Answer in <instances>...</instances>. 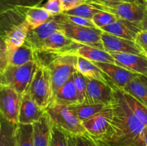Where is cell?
<instances>
[{
    "label": "cell",
    "mask_w": 147,
    "mask_h": 146,
    "mask_svg": "<svg viewBox=\"0 0 147 146\" xmlns=\"http://www.w3.org/2000/svg\"><path fill=\"white\" fill-rule=\"evenodd\" d=\"M37 64L34 61L22 66L9 64L0 74V85L9 86L22 95L28 91Z\"/></svg>",
    "instance_id": "obj_3"
},
{
    "label": "cell",
    "mask_w": 147,
    "mask_h": 146,
    "mask_svg": "<svg viewBox=\"0 0 147 146\" xmlns=\"http://www.w3.org/2000/svg\"><path fill=\"white\" fill-rule=\"evenodd\" d=\"M88 4L100 11L111 13L119 19L135 22H140L147 11V2L145 0L135 2H103L88 0Z\"/></svg>",
    "instance_id": "obj_2"
},
{
    "label": "cell",
    "mask_w": 147,
    "mask_h": 146,
    "mask_svg": "<svg viewBox=\"0 0 147 146\" xmlns=\"http://www.w3.org/2000/svg\"><path fill=\"white\" fill-rule=\"evenodd\" d=\"M123 93L126 102L128 103V104L131 109L132 111L134 112L135 115L144 125L147 132V107L144 105L142 103H141L140 102L138 101L136 99H135L131 94H128L123 91Z\"/></svg>",
    "instance_id": "obj_30"
},
{
    "label": "cell",
    "mask_w": 147,
    "mask_h": 146,
    "mask_svg": "<svg viewBox=\"0 0 147 146\" xmlns=\"http://www.w3.org/2000/svg\"><path fill=\"white\" fill-rule=\"evenodd\" d=\"M68 136H69V135H68ZM69 146H73V143H72L71 139H70V136H69Z\"/></svg>",
    "instance_id": "obj_46"
},
{
    "label": "cell",
    "mask_w": 147,
    "mask_h": 146,
    "mask_svg": "<svg viewBox=\"0 0 147 146\" xmlns=\"http://www.w3.org/2000/svg\"><path fill=\"white\" fill-rule=\"evenodd\" d=\"M65 20L71 24H76V25L82 26L86 27H93V28H97L94 23L93 22L92 19H89L87 18H83L80 17H76V16H70L67 14H62Z\"/></svg>",
    "instance_id": "obj_38"
},
{
    "label": "cell",
    "mask_w": 147,
    "mask_h": 146,
    "mask_svg": "<svg viewBox=\"0 0 147 146\" xmlns=\"http://www.w3.org/2000/svg\"><path fill=\"white\" fill-rule=\"evenodd\" d=\"M100 29L112 35L134 41H136L137 35L142 31L140 22H135L119 18L113 23Z\"/></svg>",
    "instance_id": "obj_16"
},
{
    "label": "cell",
    "mask_w": 147,
    "mask_h": 146,
    "mask_svg": "<svg viewBox=\"0 0 147 146\" xmlns=\"http://www.w3.org/2000/svg\"><path fill=\"white\" fill-rule=\"evenodd\" d=\"M122 90L133 96L147 107V77L146 76L138 74Z\"/></svg>",
    "instance_id": "obj_24"
},
{
    "label": "cell",
    "mask_w": 147,
    "mask_h": 146,
    "mask_svg": "<svg viewBox=\"0 0 147 146\" xmlns=\"http://www.w3.org/2000/svg\"><path fill=\"white\" fill-rule=\"evenodd\" d=\"M45 114V110L40 107L32 99L28 91L22 96L21 105L19 113L18 124H34Z\"/></svg>",
    "instance_id": "obj_14"
},
{
    "label": "cell",
    "mask_w": 147,
    "mask_h": 146,
    "mask_svg": "<svg viewBox=\"0 0 147 146\" xmlns=\"http://www.w3.org/2000/svg\"><path fill=\"white\" fill-rule=\"evenodd\" d=\"M70 137L73 146H100L97 141L93 139L88 133L82 135Z\"/></svg>",
    "instance_id": "obj_37"
},
{
    "label": "cell",
    "mask_w": 147,
    "mask_h": 146,
    "mask_svg": "<svg viewBox=\"0 0 147 146\" xmlns=\"http://www.w3.org/2000/svg\"><path fill=\"white\" fill-rule=\"evenodd\" d=\"M32 61H34V50L24 43L9 56L10 65L22 66Z\"/></svg>",
    "instance_id": "obj_26"
},
{
    "label": "cell",
    "mask_w": 147,
    "mask_h": 146,
    "mask_svg": "<svg viewBox=\"0 0 147 146\" xmlns=\"http://www.w3.org/2000/svg\"><path fill=\"white\" fill-rule=\"evenodd\" d=\"M50 146H69V136L55 124H52Z\"/></svg>",
    "instance_id": "obj_32"
},
{
    "label": "cell",
    "mask_w": 147,
    "mask_h": 146,
    "mask_svg": "<svg viewBox=\"0 0 147 146\" xmlns=\"http://www.w3.org/2000/svg\"><path fill=\"white\" fill-rule=\"evenodd\" d=\"M96 64L117 87L123 89L128 83L134 79L138 74H134L113 63L93 62Z\"/></svg>",
    "instance_id": "obj_17"
},
{
    "label": "cell",
    "mask_w": 147,
    "mask_h": 146,
    "mask_svg": "<svg viewBox=\"0 0 147 146\" xmlns=\"http://www.w3.org/2000/svg\"><path fill=\"white\" fill-rule=\"evenodd\" d=\"M25 21L22 7L7 10L0 14V38L2 39L7 32L20 25Z\"/></svg>",
    "instance_id": "obj_18"
},
{
    "label": "cell",
    "mask_w": 147,
    "mask_h": 146,
    "mask_svg": "<svg viewBox=\"0 0 147 146\" xmlns=\"http://www.w3.org/2000/svg\"><path fill=\"white\" fill-rule=\"evenodd\" d=\"M29 31V27L27 22L24 23L20 25L17 26L13 29L10 30L9 32L4 35L2 40L5 42L8 50L9 56L11 52L21 47L25 42L26 37Z\"/></svg>",
    "instance_id": "obj_22"
},
{
    "label": "cell",
    "mask_w": 147,
    "mask_h": 146,
    "mask_svg": "<svg viewBox=\"0 0 147 146\" xmlns=\"http://www.w3.org/2000/svg\"><path fill=\"white\" fill-rule=\"evenodd\" d=\"M22 96L9 86L0 85V113L2 117L13 124L19 123Z\"/></svg>",
    "instance_id": "obj_10"
},
{
    "label": "cell",
    "mask_w": 147,
    "mask_h": 146,
    "mask_svg": "<svg viewBox=\"0 0 147 146\" xmlns=\"http://www.w3.org/2000/svg\"><path fill=\"white\" fill-rule=\"evenodd\" d=\"M52 123L46 113L37 122L33 124L34 146H50Z\"/></svg>",
    "instance_id": "obj_21"
},
{
    "label": "cell",
    "mask_w": 147,
    "mask_h": 146,
    "mask_svg": "<svg viewBox=\"0 0 147 146\" xmlns=\"http://www.w3.org/2000/svg\"><path fill=\"white\" fill-rule=\"evenodd\" d=\"M50 104L65 106L80 104L73 76L59 89Z\"/></svg>",
    "instance_id": "obj_20"
},
{
    "label": "cell",
    "mask_w": 147,
    "mask_h": 146,
    "mask_svg": "<svg viewBox=\"0 0 147 146\" xmlns=\"http://www.w3.org/2000/svg\"><path fill=\"white\" fill-rule=\"evenodd\" d=\"M145 144H146V146H147V132L145 135Z\"/></svg>",
    "instance_id": "obj_47"
},
{
    "label": "cell",
    "mask_w": 147,
    "mask_h": 146,
    "mask_svg": "<svg viewBox=\"0 0 147 146\" xmlns=\"http://www.w3.org/2000/svg\"><path fill=\"white\" fill-rule=\"evenodd\" d=\"M103 2H117V1H123V2H135V1H142V0H96Z\"/></svg>",
    "instance_id": "obj_44"
},
{
    "label": "cell",
    "mask_w": 147,
    "mask_h": 146,
    "mask_svg": "<svg viewBox=\"0 0 147 146\" xmlns=\"http://www.w3.org/2000/svg\"><path fill=\"white\" fill-rule=\"evenodd\" d=\"M101 40L103 49L108 52H113L144 55L143 48L136 41L116 37L104 31L101 34Z\"/></svg>",
    "instance_id": "obj_11"
},
{
    "label": "cell",
    "mask_w": 147,
    "mask_h": 146,
    "mask_svg": "<svg viewBox=\"0 0 147 146\" xmlns=\"http://www.w3.org/2000/svg\"><path fill=\"white\" fill-rule=\"evenodd\" d=\"M22 9L29 30L37 28L53 17L44 7L40 6L22 7Z\"/></svg>",
    "instance_id": "obj_25"
},
{
    "label": "cell",
    "mask_w": 147,
    "mask_h": 146,
    "mask_svg": "<svg viewBox=\"0 0 147 146\" xmlns=\"http://www.w3.org/2000/svg\"><path fill=\"white\" fill-rule=\"evenodd\" d=\"M86 102L109 105L113 99V89L111 85L102 82L86 78Z\"/></svg>",
    "instance_id": "obj_12"
},
{
    "label": "cell",
    "mask_w": 147,
    "mask_h": 146,
    "mask_svg": "<svg viewBox=\"0 0 147 146\" xmlns=\"http://www.w3.org/2000/svg\"><path fill=\"white\" fill-rule=\"evenodd\" d=\"M45 112L52 123L69 136L74 137L88 133L82 122L70 110L68 106L50 104L45 109Z\"/></svg>",
    "instance_id": "obj_4"
},
{
    "label": "cell",
    "mask_w": 147,
    "mask_h": 146,
    "mask_svg": "<svg viewBox=\"0 0 147 146\" xmlns=\"http://www.w3.org/2000/svg\"><path fill=\"white\" fill-rule=\"evenodd\" d=\"M99 11L100 10L94 8L93 6H91L90 4L87 3V4L80 5L71 10L64 11L63 14L70 16H76V17H83V18L89 19H92L93 16L96 14H97Z\"/></svg>",
    "instance_id": "obj_34"
},
{
    "label": "cell",
    "mask_w": 147,
    "mask_h": 146,
    "mask_svg": "<svg viewBox=\"0 0 147 146\" xmlns=\"http://www.w3.org/2000/svg\"><path fill=\"white\" fill-rule=\"evenodd\" d=\"M43 7L51 16L59 15L64 11L61 0H47Z\"/></svg>",
    "instance_id": "obj_39"
},
{
    "label": "cell",
    "mask_w": 147,
    "mask_h": 146,
    "mask_svg": "<svg viewBox=\"0 0 147 146\" xmlns=\"http://www.w3.org/2000/svg\"><path fill=\"white\" fill-rule=\"evenodd\" d=\"M80 45V44L68 38L63 31H57L49 37L38 50L53 51L60 54H72Z\"/></svg>",
    "instance_id": "obj_15"
},
{
    "label": "cell",
    "mask_w": 147,
    "mask_h": 146,
    "mask_svg": "<svg viewBox=\"0 0 147 146\" xmlns=\"http://www.w3.org/2000/svg\"><path fill=\"white\" fill-rule=\"evenodd\" d=\"M145 1H146V2H147V0H145Z\"/></svg>",
    "instance_id": "obj_49"
},
{
    "label": "cell",
    "mask_w": 147,
    "mask_h": 146,
    "mask_svg": "<svg viewBox=\"0 0 147 146\" xmlns=\"http://www.w3.org/2000/svg\"><path fill=\"white\" fill-rule=\"evenodd\" d=\"M117 17L111 13L103 11H99L92 18V21L97 28L101 29L111 24L117 19Z\"/></svg>",
    "instance_id": "obj_36"
},
{
    "label": "cell",
    "mask_w": 147,
    "mask_h": 146,
    "mask_svg": "<svg viewBox=\"0 0 147 146\" xmlns=\"http://www.w3.org/2000/svg\"><path fill=\"white\" fill-rule=\"evenodd\" d=\"M72 54L84 57L93 62L113 63L115 64V60L109 52L103 50L81 44Z\"/></svg>",
    "instance_id": "obj_23"
},
{
    "label": "cell",
    "mask_w": 147,
    "mask_h": 146,
    "mask_svg": "<svg viewBox=\"0 0 147 146\" xmlns=\"http://www.w3.org/2000/svg\"><path fill=\"white\" fill-rule=\"evenodd\" d=\"M17 125L13 124L1 116L0 146H15V128Z\"/></svg>",
    "instance_id": "obj_29"
},
{
    "label": "cell",
    "mask_w": 147,
    "mask_h": 146,
    "mask_svg": "<svg viewBox=\"0 0 147 146\" xmlns=\"http://www.w3.org/2000/svg\"><path fill=\"white\" fill-rule=\"evenodd\" d=\"M63 22L62 14L53 16L48 21L37 28L29 30L24 44L34 50H38L42 43L52 34L57 31H62Z\"/></svg>",
    "instance_id": "obj_9"
},
{
    "label": "cell",
    "mask_w": 147,
    "mask_h": 146,
    "mask_svg": "<svg viewBox=\"0 0 147 146\" xmlns=\"http://www.w3.org/2000/svg\"><path fill=\"white\" fill-rule=\"evenodd\" d=\"M62 31L68 38L78 44L104 50L101 40L103 31L100 29L76 25L65 21L63 17Z\"/></svg>",
    "instance_id": "obj_7"
},
{
    "label": "cell",
    "mask_w": 147,
    "mask_h": 146,
    "mask_svg": "<svg viewBox=\"0 0 147 146\" xmlns=\"http://www.w3.org/2000/svg\"><path fill=\"white\" fill-rule=\"evenodd\" d=\"M32 99L45 110L53 99V85L50 73L47 67L37 66L28 89Z\"/></svg>",
    "instance_id": "obj_5"
},
{
    "label": "cell",
    "mask_w": 147,
    "mask_h": 146,
    "mask_svg": "<svg viewBox=\"0 0 147 146\" xmlns=\"http://www.w3.org/2000/svg\"><path fill=\"white\" fill-rule=\"evenodd\" d=\"M45 0H0V14L18 7L40 6Z\"/></svg>",
    "instance_id": "obj_31"
},
{
    "label": "cell",
    "mask_w": 147,
    "mask_h": 146,
    "mask_svg": "<svg viewBox=\"0 0 147 146\" xmlns=\"http://www.w3.org/2000/svg\"><path fill=\"white\" fill-rule=\"evenodd\" d=\"M77 59L78 56L76 54H60L47 67L51 77L53 97L59 89L77 71Z\"/></svg>",
    "instance_id": "obj_6"
},
{
    "label": "cell",
    "mask_w": 147,
    "mask_h": 146,
    "mask_svg": "<svg viewBox=\"0 0 147 146\" xmlns=\"http://www.w3.org/2000/svg\"><path fill=\"white\" fill-rule=\"evenodd\" d=\"M76 70L89 80H98L109 85L112 83L109 77L96 64L84 57L78 56Z\"/></svg>",
    "instance_id": "obj_19"
},
{
    "label": "cell",
    "mask_w": 147,
    "mask_h": 146,
    "mask_svg": "<svg viewBox=\"0 0 147 146\" xmlns=\"http://www.w3.org/2000/svg\"><path fill=\"white\" fill-rule=\"evenodd\" d=\"M105 106L98 104H78L68 107L76 117L83 122L103 110Z\"/></svg>",
    "instance_id": "obj_28"
},
{
    "label": "cell",
    "mask_w": 147,
    "mask_h": 146,
    "mask_svg": "<svg viewBox=\"0 0 147 146\" xmlns=\"http://www.w3.org/2000/svg\"><path fill=\"white\" fill-rule=\"evenodd\" d=\"M136 41L142 48L147 47V31H141L137 35Z\"/></svg>",
    "instance_id": "obj_42"
},
{
    "label": "cell",
    "mask_w": 147,
    "mask_h": 146,
    "mask_svg": "<svg viewBox=\"0 0 147 146\" xmlns=\"http://www.w3.org/2000/svg\"><path fill=\"white\" fill-rule=\"evenodd\" d=\"M73 82L77 90L78 97L79 103L85 104L86 102V78L80 74L79 72H75L73 74Z\"/></svg>",
    "instance_id": "obj_35"
},
{
    "label": "cell",
    "mask_w": 147,
    "mask_h": 146,
    "mask_svg": "<svg viewBox=\"0 0 147 146\" xmlns=\"http://www.w3.org/2000/svg\"><path fill=\"white\" fill-rule=\"evenodd\" d=\"M144 52V55L147 57V47H143Z\"/></svg>",
    "instance_id": "obj_45"
},
{
    "label": "cell",
    "mask_w": 147,
    "mask_h": 146,
    "mask_svg": "<svg viewBox=\"0 0 147 146\" xmlns=\"http://www.w3.org/2000/svg\"><path fill=\"white\" fill-rule=\"evenodd\" d=\"M114 58L115 64L132 73L147 77V57L144 55L122 52H109Z\"/></svg>",
    "instance_id": "obj_13"
},
{
    "label": "cell",
    "mask_w": 147,
    "mask_h": 146,
    "mask_svg": "<svg viewBox=\"0 0 147 146\" xmlns=\"http://www.w3.org/2000/svg\"><path fill=\"white\" fill-rule=\"evenodd\" d=\"M9 65V52L5 42L0 38V74Z\"/></svg>",
    "instance_id": "obj_40"
},
{
    "label": "cell",
    "mask_w": 147,
    "mask_h": 146,
    "mask_svg": "<svg viewBox=\"0 0 147 146\" xmlns=\"http://www.w3.org/2000/svg\"><path fill=\"white\" fill-rule=\"evenodd\" d=\"M14 136L15 146H34L33 124H17Z\"/></svg>",
    "instance_id": "obj_27"
},
{
    "label": "cell",
    "mask_w": 147,
    "mask_h": 146,
    "mask_svg": "<svg viewBox=\"0 0 147 146\" xmlns=\"http://www.w3.org/2000/svg\"><path fill=\"white\" fill-rule=\"evenodd\" d=\"M60 55L59 53L45 50H34V62L37 66L47 67L57 57Z\"/></svg>",
    "instance_id": "obj_33"
},
{
    "label": "cell",
    "mask_w": 147,
    "mask_h": 146,
    "mask_svg": "<svg viewBox=\"0 0 147 146\" xmlns=\"http://www.w3.org/2000/svg\"><path fill=\"white\" fill-rule=\"evenodd\" d=\"M113 111L111 104L106 105L102 110L82 122L87 133L97 142L107 134L113 120Z\"/></svg>",
    "instance_id": "obj_8"
},
{
    "label": "cell",
    "mask_w": 147,
    "mask_h": 146,
    "mask_svg": "<svg viewBox=\"0 0 147 146\" xmlns=\"http://www.w3.org/2000/svg\"><path fill=\"white\" fill-rule=\"evenodd\" d=\"M61 1L64 11H69L88 3V0H61Z\"/></svg>",
    "instance_id": "obj_41"
},
{
    "label": "cell",
    "mask_w": 147,
    "mask_h": 146,
    "mask_svg": "<svg viewBox=\"0 0 147 146\" xmlns=\"http://www.w3.org/2000/svg\"><path fill=\"white\" fill-rule=\"evenodd\" d=\"M111 106L113 120L107 134L100 141V146H146L144 125L135 115L126 102L122 90L113 83Z\"/></svg>",
    "instance_id": "obj_1"
},
{
    "label": "cell",
    "mask_w": 147,
    "mask_h": 146,
    "mask_svg": "<svg viewBox=\"0 0 147 146\" xmlns=\"http://www.w3.org/2000/svg\"><path fill=\"white\" fill-rule=\"evenodd\" d=\"M140 25L142 31H147V11L143 19L140 21Z\"/></svg>",
    "instance_id": "obj_43"
},
{
    "label": "cell",
    "mask_w": 147,
    "mask_h": 146,
    "mask_svg": "<svg viewBox=\"0 0 147 146\" xmlns=\"http://www.w3.org/2000/svg\"><path fill=\"white\" fill-rule=\"evenodd\" d=\"M1 115L0 113V131H1Z\"/></svg>",
    "instance_id": "obj_48"
}]
</instances>
